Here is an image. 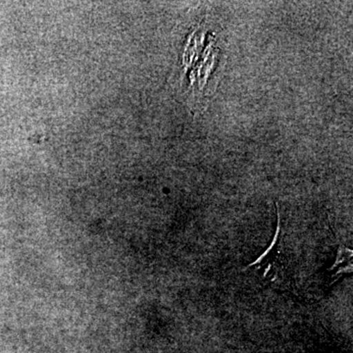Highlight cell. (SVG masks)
Listing matches in <instances>:
<instances>
[{"label": "cell", "mask_w": 353, "mask_h": 353, "mask_svg": "<svg viewBox=\"0 0 353 353\" xmlns=\"http://www.w3.org/2000/svg\"><path fill=\"white\" fill-rule=\"evenodd\" d=\"M283 236L281 232L280 218H278V228L274 240L272 241L270 246L267 248L266 252L259 257L256 261L253 262L250 266L255 267L256 269L263 270L264 277L271 275L272 270L277 268L282 260Z\"/></svg>", "instance_id": "cell-1"}, {"label": "cell", "mask_w": 353, "mask_h": 353, "mask_svg": "<svg viewBox=\"0 0 353 353\" xmlns=\"http://www.w3.org/2000/svg\"><path fill=\"white\" fill-rule=\"evenodd\" d=\"M352 257V250H347V248H340L336 263H334L333 268H332V270L338 268L336 272H334V277H338V276H341L343 273H347V272L352 270V261H350Z\"/></svg>", "instance_id": "cell-2"}]
</instances>
